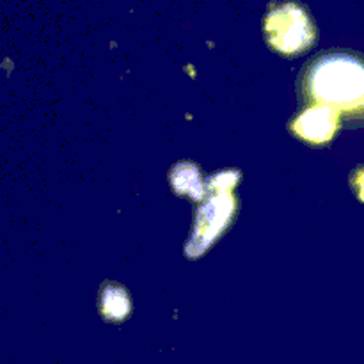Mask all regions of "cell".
<instances>
[{"label": "cell", "mask_w": 364, "mask_h": 364, "mask_svg": "<svg viewBox=\"0 0 364 364\" xmlns=\"http://www.w3.org/2000/svg\"><path fill=\"white\" fill-rule=\"evenodd\" d=\"M301 109L322 107L341 127H364V57L329 50L313 57L299 77Z\"/></svg>", "instance_id": "obj_1"}, {"label": "cell", "mask_w": 364, "mask_h": 364, "mask_svg": "<svg viewBox=\"0 0 364 364\" xmlns=\"http://www.w3.org/2000/svg\"><path fill=\"white\" fill-rule=\"evenodd\" d=\"M263 31L270 48L288 57L306 52L316 39L311 14L297 2L272 4L263 20Z\"/></svg>", "instance_id": "obj_2"}, {"label": "cell", "mask_w": 364, "mask_h": 364, "mask_svg": "<svg viewBox=\"0 0 364 364\" xmlns=\"http://www.w3.org/2000/svg\"><path fill=\"white\" fill-rule=\"evenodd\" d=\"M341 127V121L322 107H309L301 109L297 119L291 123V130L297 137H302L311 144H323L329 142L334 132Z\"/></svg>", "instance_id": "obj_3"}, {"label": "cell", "mask_w": 364, "mask_h": 364, "mask_svg": "<svg viewBox=\"0 0 364 364\" xmlns=\"http://www.w3.org/2000/svg\"><path fill=\"white\" fill-rule=\"evenodd\" d=\"M361 174L364 176V171H361ZM358 188V194L361 196V199L364 201V185H358V187H354V191Z\"/></svg>", "instance_id": "obj_4"}]
</instances>
